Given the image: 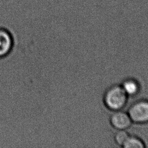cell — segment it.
<instances>
[{
	"label": "cell",
	"instance_id": "1",
	"mask_svg": "<svg viewBox=\"0 0 148 148\" xmlns=\"http://www.w3.org/2000/svg\"><path fill=\"white\" fill-rule=\"evenodd\" d=\"M128 96L121 85H113L104 93L103 100L105 106L110 110H120L126 105Z\"/></svg>",
	"mask_w": 148,
	"mask_h": 148
},
{
	"label": "cell",
	"instance_id": "2",
	"mask_svg": "<svg viewBox=\"0 0 148 148\" xmlns=\"http://www.w3.org/2000/svg\"><path fill=\"white\" fill-rule=\"evenodd\" d=\"M127 113L132 122L138 124L148 123V100L140 99L135 102L129 108Z\"/></svg>",
	"mask_w": 148,
	"mask_h": 148
},
{
	"label": "cell",
	"instance_id": "3",
	"mask_svg": "<svg viewBox=\"0 0 148 148\" xmlns=\"http://www.w3.org/2000/svg\"><path fill=\"white\" fill-rule=\"evenodd\" d=\"M110 123L114 128L119 130L127 129L131 126L132 122L127 113L117 110L114 111L111 114Z\"/></svg>",
	"mask_w": 148,
	"mask_h": 148
},
{
	"label": "cell",
	"instance_id": "4",
	"mask_svg": "<svg viewBox=\"0 0 148 148\" xmlns=\"http://www.w3.org/2000/svg\"><path fill=\"white\" fill-rule=\"evenodd\" d=\"M13 46V39L6 29L0 28V58L8 56Z\"/></svg>",
	"mask_w": 148,
	"mask_h": 148
},
{
	"label": "cell",
	"instance_id": "5",
	"mask_svg": "<svg viewBox=\"0 0 148 148\" xmlns=\"http://www.w3.org/2000/svg\"><path fill=\"white\" fill-rule=\"evenodd\" d=\"M121 86L128 97L136 95L140 90L139 83L136 79L133 78L125 79Z\"/></svg>",
	"mask_w": 148,
	"mask_h": 148
},
{
	"label": "cell",
	"instance_id": "6",
	"mask_svg": "<svg viewBox=\"0 0 148 148\" xmlns=\"http://www.w3.org/2000/svg\"><path fill=\"white\" fill-rule=\"evenodd\" d=\"M124 148H144L145 143L139 138L135 136L129 135L122 145Z\"/></svg>",
	"mask_w": 148,
	"mask_h": 148
},
{
	"label": "cell",
	"instance_id": "7",
	"mask_svg": "<svg viewBox=\"0 0 148 148\" xmlns=\"http://www.w3.org/2000/svg\"><path fill=\"white\" fill-rule=\"evenodd\" d=\"M129 135H130L125 130H119L114 134V141L116 144L122 146Z\"/></svg>",
	"mask_w": 148,
	"mask_h": 148
}]
</instances>
